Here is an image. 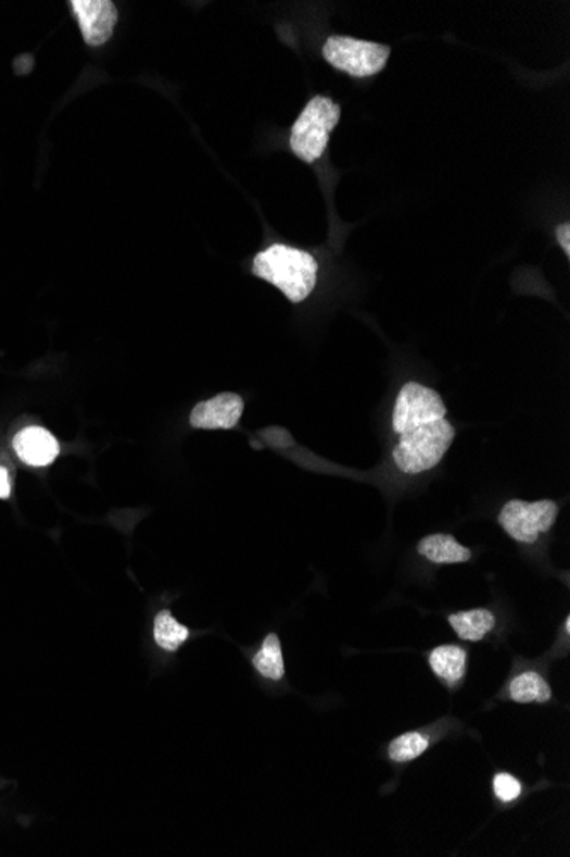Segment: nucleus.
<instances>
[{"instance_id":"dca6fc26","label":"nucleus","mask_w":570,"mask_h":857,"mask_svg":"<svg viewBox=\"0 0 570 857\" xmlns=\"http://www.w3.org/2000/svg\"><path fill=\"white\" fill-rule=\"evenodd\" d=\"M188 637H190V629L181 625L168 609H163L161 613H157L156 620H154V641L161 649L175 653L188 641Z\"/></svg>"},{"instance_id":"39448f33","label":"nucleus","mask_w":570,"mask_h":857,"mask_svg":"<svg viewBox=\"0 0 570 857\" xmlns=\"http://www.w3.org/2000/svg\"><path fill=\"white\" fill-rule=\"evenodd\" d=\"M390 53L388 45L349 37H330L324 47L328 64L352 77H369L381 73L387 67Z\"/></svg>"},{"instance_id":"f257e3e1","label":"nucleus","mask_w":570,"mask_h":857,"mask_svg":"<svg viewBox=\"0 0 570 857\" xmlns=\"http://www.w3.org/2000/svg\"><path fill=\"white\" fill-rule=\"evenodd\" d=\"M253 274L279 288L292 303H301L315 289L318 262L309 252L276 244L255 257Z\"/></svg>"},{"instance_id":"6e6552de","label":"nucleus","mask_w":570,"mask_h":857,"mask_svg":"<svg viewBox=\"0 0 570 857\" xmlns=\"http://www.w3.org/2000/svg\"><path fill=\"white\" fill-rule=\"evenodd\" d=\"M244 401L238 394L224 393L200 402L190 414V423L199 430H231L243 417Z\"/></svg>"},{"instance_id":"9d476101","label":"nucleus","mask_w":570,"mask_h":857,"mask_svg":"<svg viewBox=\"0 0 570 857\" xmlns=\"http://www.w3.org/2000/svg\"><path fill=\"white\" fill-rule=\"evenodd\" d=\"M470 653L467 647L456 644L438 645L427 654V665L449 692L461 688L467 680Z\"/></svg>"},{"instance_id":"a211bd4d","label":"nucleus","mask_w":570,"mask_h":857,"mask_svg":"<svg viewBox=\"0 0 570 857\" xmlns=\"http://www.w3.org/2000/svg\"><path fill=\"white\" fill-rule=\"evenodd\" d=\"M557 241L560 247H562L563 252L566 256H570V225L569 223H563V225L558 226L557 228Z\"/></svg>"},{"instance_id":"6ab92c4d","label":"nucleus","mask_w":570,"mask_h":857,"mask_svg":"<svg viewBox=\"0 0 570 857\" xmlns=\"http://www.w3.org/2000/svg\"><path fill=\"white\" fill-rule=\"evenodd\" d=\"M11 495V483H9L8 469L0 465V498H9Z\"/></svg>"},{"instance_id":"20e7f679","label":"nucleus","mask_w":570,"mask_h":857,"mask_svg":"<svg viewBox=\"0 0 570 857\" xmlns=\"http://www.w3.org/2000/svg\"><path fill=\"white\" fill-rule=\"evenodd\" d=\"M558 505L554 500H509L498 512V525L516 543L534 545L557 521Z\"/></svg>"},{"instance_id":"f03ea898","label":"nucleus","mask_w":570,"mask_h":857,"mask_svg":"<svg viewBox=\"0 0 570 857\" xmlns=\"http://www.w3.org/2000/svg\"><path fill=\"white\" fill-rule=\"evenodd\" d=\"M456 430L446 418L432 421L400 435L393 461L405 474H420L434 469L455 440Z\"/></svg>"},{"instance_id":"9b49d317","label":"nucleus","mask_w":570,"mask_h":857,"mask_svg":"<svg viewBox=\"0 0 570 857\" xmlns=\"http://www.w3.org/2000/svg\"><path fill=\"white\" fill-rule=\"evenodd\" d=\"M446 733L447 728H444L443 722H439V724H432L429 728H420V730L400 734L388 743V760L395 766H407L410 761L422 757L427 749L431 748Z\"/></svg>"},{"instance_id":"4468645a","label":"nucleus","mask_w":570,"mask_h":857,"mask_svg":"<svg viewBox=\"0 0 570 857\" xmlns=\"http://www.w3.org/2000/svg\"><path fill=\"white\" fill-rule=\"evenodd\" d=\"M447 623L461 641L482 642L494 632L497 626V618L491 609L474 608L449 614Z\"/></svg>"},{"instance_id":"0eeeda50","label":"nucleus","mask_w":570,"mask_h":857,"mask_svg":"<svg viewBox=\"0 0 570 857\" xmlns=\"http://www.w3.org/2000/svg\"><path fill=\"white\" fill-rule=\"evenodd\" d=\"M80 32L89 47H100L112 38L118 11L110 0H73L71 2Z\"/></svg>"},{"instance_id":"1a4fd4ad","label":"nucleus","mask_w":570,"mask_h":857,"mask_svg":"<svg viewBox=\"0 0 570 857\" xmlns=\"http://www.w3.org/2000/svg\"><path fill=\"white\" fill-rule=\"evenodd\" d=\"M498 698L515 701L519 706H530V704L545 706V704H550L554 694H552L550 683L540 669L533 668V666H522L521 669L510 674L506 685L501 690Z\"/></svg>"},{"instance_id":"f8f14e48","label":"nucleus","mask_w":570,"mask_h":857,"mask_svg":"<svg viewBox=\"0 0 570 857\" xmlns=\"http://www.w3.org/2000/svg\"><path fill=\"white\" fill-rule=\"evenodd\" d=\"M13 445L21 461L35 468L52 464L61 452V445L52 433L38 426L21 430L14 437Z\"/></svg>"},{"instance_id":"f3484780","label":"nucleus","mask_w":570,"mask_h":857,"mask_svg":"<svg viewBox=\"0 0 570 857\" xmlns=\"http://www.w3.org/2000/svg\"><path fill=\"white\" fill-rule=\"evenodd\" d=\"M524 784L510 772H497L492 778V793L495 799L503 805H510L521 799Z\"/></svg>"},{"instance_id":"423d86ee","label":"nucleus","mask_w":570,"mask_h":857,"mask_svg":"<svg viewBox=\"0 0 570 857\" xmlns=\"http://www.w3.org/2000/svg\"><path fill=\"white\" fill-rule=\"evenodd\" d=\"M444 417H446V406L443 397L426 385L408 382L403 385L396 397L393 430L402 435L432 421L443 420Z\"/></svg>"},{"instance_id":"ddd939ff","label":"nucleus","mask_w":570,"mask_h":857,"mask_svg":"<svg viewBox=\"0 0 570 857\" xmlns=\"http://www.w3.org/2000/svg\"><path fill=\"white\" fill-rule=\"evenodd\" d=\"M420 557L434 566H453L471 560V549L465 548L451 534H431L420 539L417 546Z\"/></svg>"},{"instance_id":"2eb2a0df","label":"nucleus","mask_w":570,"mask_h":857,"mask_svg":"<svg viewBox=\"0 0 570 857\" xmlns=\"http://www.w3.org/2000/svg\"><path fill=\"white\" fill-rule=\"evenodd\" d=\"M253 668L259 676L271 681H280L286 676V662H283L282 644L277 633H268L258 653L253 656Z\"/></svg>"},{"instance_id":"7ed1b4c3","label":"nucleus","mask_w":570,"mask_h":857,"mask_svg":"<svg viewBox=\"0 0 570 857\" xmlns=\"http://www.w3.org/2000/svg\"><path fill=\"white\" fill-rule=\"evenodd\" d=\"M340 121V107L327 97H315L292 125L291 149L306 163L324 157L330 134Z\"/></svg>"}]
</instances>
